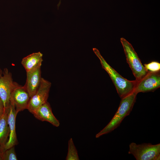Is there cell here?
Wrapping results in <instances>:
<instances>
[{"instance_id": "277c9868", "label": "cell", "mask_w": 160, "mask_h": 160, "mask_svg": "<svg viewBox=\"0 0 160 160\" xmlns=\"http://www.w3.org/2000/svg\"><path fill=\"white\" fill-rule=\"evenodd\" d=\"M128 153L133 155L137 160H160V144L132 143L129 145Z\"/></svg>"}, {"instance_id": "ac0fdd59", "label": "cell", "mask_w": 160, "mask_h": 160, "mask_svg": "<svg viewBox=\"0 0 160 160\" xmlns=\"http://www.w3.org/2000/svg\"><path fill=\"white\" fill-rule=\"evenodd\" d=\"M5 150L0 145V160H2V155Z\"/></svg>"}, {"instance_id": "7a4b0ae2", "label": "cell", "mask_w": 160, "mask_h": 160, "mask_svg": "<svg viewBox=\"0 0 160 160\" xmlns=\"http://www.w3.org/2000/svg\"><path fill=\"white\" fill-rule=\"evenodd\" d=\"M137 94L133 91L121 99L119 107L113 117L108 124L96 135V138L110 132L119 126L124 119L129 115L132 111Z\"/></svg>"}, {"instance_id": "52a82bcc", "label": "cell", "mask_w": 160, "mask_h": 160, "mask_svg": "<svg viewBox=\"0 0 160 160\" xmlns=\"http://www.w3.org/2000/svg\"><path fill=\"white\" fill-rule=\"evenodd\" d=\"M160 87L159 71L148 72L143 78L137 81L134 91L137 94L153 91Z\"/></svg>"}, {"instance_id": "3957f363", "label": "cell", "mask_w": 160, "mask_h": 160, "mask_svg": "<svg viewBox=\"0 0 160 160\" xmlns=\"http://www.w3.org/2000/svg\"><path fill=\"white\" fill-rule=\"evenodd\" d=\"M120 41L124 49L127 62L137 81L143 78L148 72L142 65L132 44L123 38Z\"/></svg>"}, {"instance_id": "5b68a950", "label": "cell", "mask_w": 160, "mask_h": 160, "mask_svg": "<svg viewBox=\"0 0 160 160\" xmlns=\"http://www.w3.org/2000/svg\"><path fill=\"white\" fill-rule=\"evenodd\" d=\"M19 85L13 81L12 74L8 69L4 68L2 75L0 77V98L3 103L5 109L8 108L9 106L12 92Z\"/></svg>"}, {"instance_id": "9c48e42d", "label": "cell", "mask_w": 160, "mask_h": 160, "mask_svg": "<svg viewBox=\"0 0 160 160\" xmlns=\"http://www.w3.org/2000/svg\"><path fill=\"white\" fill-rule=\"evenodd\" d=\"M7 109V122L9 127L10 133L8 140L5 144L6 150L18 144L15 130L16 118L17 113L14 105L10 103Z\"/></svg>"}, {"instance_id": "7c38bea8", "label": "cell", "mask_w": 160, "mask_h": 160, "mask_svg": "<svg viewBox=\"0 0 160 160\" xmlns=\"http://www.w3.org/2000/svg\"><path fill=\"white\" fill-rule=\"evenodd\" d=\"M43 54L40 52L33 53L23 58L21 63L26 73L41 67Z\"/></svg>"}, {"instance_id": "9a60e30c", "label": "cell", "mask_w": 160, "mask_h": 160, "mask_svg": "<svg viewBox=\"0 0 160 160\" xmlns=\"http://www.w3.org/2000/svg\"><path fill=\"white\" fill-rule=\"evenodd\" d=\"M15 146L5 150L2 155V160H17Z\"/></svg>"}, {"instance_id": "4fadbf2b", "label": "cell", "mask_w": 160, "mask_h": 160, "mask_svg": "<svg viewBox=\"0 0 160 160\" xmlns=\"http://www.w3.org/2000/svg\"><path fill=\"white\" fill-rule=\"evenodd\" d=\"M9 133V128L7 122V109H5L3 114L0 118V145L4 149Z\"/></svg>"}, {"instance_id": "5bb4252c", "label": "cell", "mask_w": 160, "mask_h": 160, "mask_svg": "<svg viewBox=\"0 0 160 160\" xmlns=\"http://www.w3.org/2000/svg\"><path fill=\"white\" fill-rule=\"evenodd\" d=\"M66 160H79V159L77 150L74 145L72 138L68 142V147Z\"/></svg>"}, {"instance_id": "e0dca14e", "label": "cell", "mask_w": 160, "mask_h": 160, "mask_svg": "<svg viewBox=\"0 0 160 160\" xmlns=\"http://www.w3.org/2000/svg\"><path fill=\"white\" fill-rule=\"evenodd\" d=\"M5 111V108L3 103L0 98V118L3 114Z\"/></svg>"}, {"instance_id": "8992f818", "label": "cell", "mask_w": 160, "mask_h": 160, "mask_svg": "<svg viewBox=\"0 0 160 160\" xmlns=\"http://www.w3.org/2000/svg\"><path fill=\"white\" fill-rule=\"evenodd\" d=\"M51 83L41 78L40 85L35 93L30 98L27 109L33 113L38 108L47 102Z\"/></svg>"}, {"instance_id": "ba28073f", "label": "cell", "mask_w": 160, "mask_h": 160, "mask_svg": "<svg viewBox=\"0 0 160 160\" xmlns=\"http://www.w3.org/2000/svg\"><path fill=\"white\" fill-rule=\"evenodd\" d=\"M30 98L24 86L20 85L12 92L10 103L14 105L18 113L19 112L27 109Z\"/></svg>"}, {"instance_id": "2e32d148", "label": "cell", "mask_w": 160, "mask_h": 160, "mask_svg": "<svg viewBox=\"0 0 160 160\" xmlns=\"http://www.w3.org/2000/svg\"><path fill=\"white\" fill-rule=\"evenodd\" d=\"M145 69L148 72H155L160 71V63L156 61H152L144 64Z\"/></svg>"}, {"instance_id": "30bf717a", "label": "cell", "mask_w": 160, "mask_h": 160, "mask_svg": "<svg viewBox=\"0 0 160 160\" xmlns=\"http://www.w3.org/2000/svg\"><path fill=\"white\" fill-rule=\"evenodd\" d=\"M32 114L36 118L41 121L48 122L57 127L60 125L59 121L54 115L50 105L47 101L38 108Z\"/></svg>"}, {"instance_id": "6da1fadb", "label": "cell", "mask_w": 160, "mask_h": 160, "mask_svg": "<svg viewBox=\"0 0 160 160\" xmlns=\"http://www.w3.org/2000/svg\"><path fill=\"white\" fill-rule=\"evenodd\" d=\"M93 50L100 60L102 68L110 77L120 98L122 99L132 92L137 81H130L123 77L107 62L97 49L93 48Z\"/></svg>"}, {"instance_id": "d6986e66", "label": "cell", "mask_w": 160, "mask_h": 160, "mask_svg": "<svg viewBox=\"0 0 160 160\" xmlns=\"http://www.w3.org/2000/svg\"><path fill=\"white\" fill-rule=\"evenodd\" d=\"M3 74V71L0 68V77L2 76Z\"/></svg>"}, {"instance_id": "8fae6325", "label": "cell", "mask_w": 160, "mask_h": 160, "mask_svg": "<svg viewBox=\"0 0 160 160\" xmlns=\"http://www.w3.org/2000/svg\"><path fill=\"white\" fill-rule=\"evenodd\" d=\"M41 67L27 72L26 80L24 87L31 97L37 90L41 79Z\"/></svg>"}]
</instances>
